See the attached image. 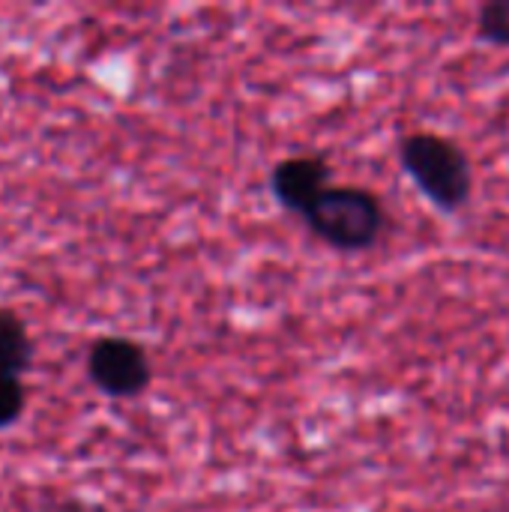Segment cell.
Segmentation results:
<instances>
[{
	"label": "cell",
	"mask_w": 509,
	"mask_h": 512,
	"mask_svg": "<svg viewBox=\"0 0 509 512\" xmlns=\"http://www.w3.org/2000/svg\"><path fill=\"white\" fill-rule=\"evenodd\" d=\"M33 363V339L18 312L0 309V378H21Z\"/></svg>",
	"instance_id": "5b68a950"
},
{
	"label": "cell",
	"mask_w": 509,
	"mask_h": 512,
	"mask_svg": "<svg viewBox=\"0 0 509 512\" xmlns=\"http://www.w3.org/2000/svg\"><path fill=\"white\" fill-rule=\"evenodd\" d=\"M477 36L489 45L509 48V0H489L480 6Z\"/></svg>",
	"instance_id": "8992f818"
},
{
	"label": "cell",
	"mask_w": 509,
	"mask_h": 512,
	"mask_svg": "<svg viewBox=\"0 0 509 512\" xmlns=\"http://www.w3.org/2000/svg\"><path fill=\"white\" fill-rule=\"evenodd\" d=\"M87 375L93 387L111 399H135L150 387L153 369L147 351L123 336H102L90 345Z\"/></svg>",
	"instance_id": "3957f363"
},
{
	"label": "cell",
	"mask_w": 509,
	"mask_h": 512,
	"mask_svg": "<svg viewBox=\"0 0 509 512\" xmlns=\"http://www.w3.org/2000/svg\"><path fill=\"white\" fill-rule=\"evenodd\" d=\"M303 219L321 243L339 252L372 249L387 225L381 201L360 186H330Z\"/></svg>",
	"instance_id": "7a4b0ae2"
},
{
	"label": "cell",
	"mask_w": 509,
	"mask_h": 512,
	"mask_svg": "<svg viewBox=\"0 0 509 512\" xmlns=\"http://www.w3.org/2000/svg\"><path fill=\"white\" fill-rule=\"evenodd\" d=\"M399 159L417 189L444 213H456L468 204L474 189V171L459 144L435 132H414L402 138Z\"/></svg>",
	"instance_id": "6da1fadb"
},
{
	"label": "cell",
	"mask_w": 509,
	"mask_h": 512,
	"mask_svg": "<svg viewBox=\"0 0 509 512\" xmlns=\"http://www.w3.org/2000/svg\"><path fill=\"white\" fill-rule=\"evenodd\" d=\"M27 405L21 378H0V429H9Z\"/></svg>",
	"instance_id": "52a82bcc"
},
{
	"label": "cell",
	"mask_w": 509,
	"mask_h": 512,
	"mask_svg": "<svg viewBox=\"0 0 509 512\" xmlns=\"http://www.w3.org/2000/svg\"><path fill=\"white\" fill-rule=\"evenodd\" d=\"M330 177L333 168L324 156H288L270 171V195L282 210L306 216L330 189Z\"/></svg>",
	"instance_id": "277c9868"
},
{
	"label": "cell",
	"mask_w": 509,
	"mask_h": 512,
	"mask_svg": "<svg viewBox=\"0 0 509 512\" xmlns=\"http://www.w3.org/2000/svg\"><path fill=\"white\" fill-rule=\"evenodd\" d=\"M51 512H108V507L96 504V501H81V498H66L60 504H54Z\"/></svg>",
	"instance_id": "ba28073f"
}]
</instances>
